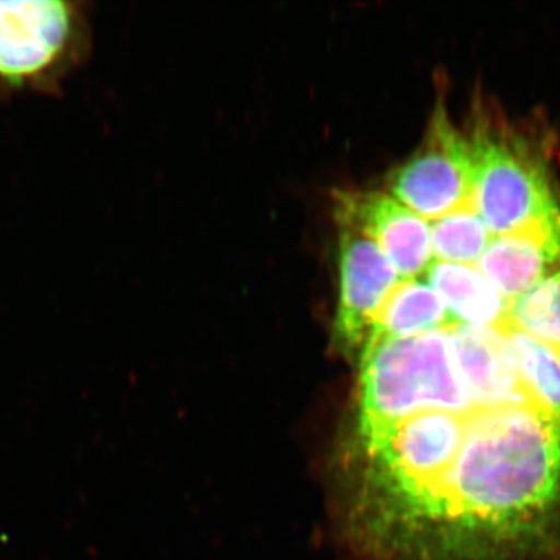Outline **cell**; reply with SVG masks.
<instances>
[{
	"label": "cell",
	"instance_id": "obj_1",
	"mask_svg": "<svg viewBox=\"0 0 560 560\" xmlns=\"http://www.w3.org/2000/svg\"><path fill=\"white\" fill-rule=\"evenodd\" d=\"M559 508L560 425L518 404L469 415L455 463L408 518L501 545L533 537Z\"/></svg>",
	"mask_w": 560,
	"mask_h": 560
},
{
	"label": "cell",
	"instance_id": "obj_2",
	"mask_svg": "<svg viewBox=\"0 0 560 560\" xmlns=\"http://www.w3.org/2000/svg\"><path fill=\"white\" fill-rule=\"evenodd\" d=\"M474 206L492 237L560 215L552 172V138L536 124L514 121L493 103L478 101L469 132Z\"/></svg>",
	"mask_w": 560,
	"mask_h": 560
},
{
	"label": "cell",
	"instance_id": "obj_3",
	"mask_svg": "<svg viewBox=\"0 0 560 560\" xmlns=\"http://www.w3.org/2000/svg\"><path fill=\"white\" fill-rule=\"evenodd\" d=\"M359 438L429 411L471 415L451 330L368 341L360 352Z\"/></svg>",
	"mask_w": 560,
	"mask_h": 560
},
{
	"label": "cell",
	"instance_id": "obj_4",
	"mask_svg": "<svg viewBox=\"0 0 560 560\" xmlns=\"http://www.w3.org/2000/svg\"><path fill=\"white\" fill-rule=\"evenodd\" d=\"M84 0H0V101L35 92L61 95L94 47Z\"/></svg>",
	"mask_w": 560,
	"mask_h": 560
},
{
	"label": "cell",
	"instance_id": "obj_5",
	"mask_svg": "<svg viewBox=\"0 0 560 560\" xmlns=\"http://www.w3.org/2000/svg\"><path fill=\"white\" fill-rule=\"evenodd\" d=\"M467 418L447 411L422 412L361 441L371 463V485L388 493L404 514L415 510L455 463L466 438Z\"/></svg>",
	"mask_w": 560,
	"mask_h": 560
},
{
	"label": "cell",
	"instance_id": "obj_6",
	"mask_svg": "<svg viewBox=\"0 0 560 560\" xmlns=\"http://www.w3.org/2000/svg\"><path fill=\"white\" fill-rule=\"evenodd\" d=\"M388 187L394 198L422 219L475 208L469 140L453 125L444 103L434 109L419 149L390 171Z\"/></svg>",
	"mask_w": 560,
	"mask_h": 560
},
{
	"label": "cell",
	"instance_id": "obj_7",
	"mask_svg": "<svg viewBox=\"0 0 560 560\" xmlns=\"http://www.w3.org/2000/svg\"><path fill=\"white\" fill-rule=\"evenodd\" d=\"M338 302L334 340L345 355H360L370 337L372 320L390 290L400 282L399 272L370 235L352 221L337 217Z\"/></svg>",
	"mask_w": 560,
	"mask_h": 560
},
{
	"label": "cell",
	"instance_id": "obj_8",
	"mask_svg": "<svg viewBox=\"0 0 560 560\" xmlns=\"http://www.w3.org/2000/svg\"><path fill=\"white\" fill-rule=\"evenodd\" d=\"M335 215L352 221L381 246L400 280L420 279L433 264L429 221L378 190H338Z\"/></svg>",
	"mask_w": 560,
	"mask_h": 560
},
{
	"label": "cell",
	"instance_id": "obj_9",
	"mask_svg": "<svg viewBox=\"0 0 560 560\" xmlns=\"http://www.w3.org/2000/svg\"><path fill=\"white\" fill-rule=\"evenodd\" d=\"M478 271L508 302L560 267V215L493 237Z\"/></svg>",
	"mask_w": 560,
	"mask_h": 560
},
{
	"label": "cell",
	"instance_id": "obj_10",
	"mask_svg": "<svg viewBox=\"0 0 560 560\" xmlns=\"http://www.w3.org/2000/svg\"><path fill=\"white\" fill-rule=\"evenodd\" d=\"M451 338L475 410L528 404L503 330L455 326Z\"/></svg>",
	"mask_w": 560,
	"mask_h": 560
},
{
	"label": "cell",
	"instance_id": "obj_11",
	"mask_svg": "<svg viewBox=\"0 0 560 560\" xmlns=\"http://www.w3.org/2000/svg\"><path fill=\"white\" fill-rule=\"evenodd\" d=\"M425 276L456 326L501 329L506 324L511 302L475 268L433 260Z\"/></svg>",
	"mask_w": 560,
	"mask_h": 560
},
{
	"label": "cell",
	"instance_id": "obj_12",
	"mask_svg": "<svg viewBox=\"0 0 560 560\" xmlns=\"http://www.w3.org/2000/svg\"><path fill=\"white\" fill-rule=\"evenodd\" d=\"M455 326L440 294L430 283L420 279L400 280L375 313L366 342L418 337L451 330Z\"/></svg>",
	"mask_w": 560,
	"mask_h": 560
},
{
	"label": "cell",
	"instance_id": "obj_13",
	"mask_svg": "<svg viewBox=\"0 0 560 560\" xmlns=\"http://www.w3.org/2000/svg\"><path fill=\"white\" fill-rule=\"evenodd\" d=\"M528 404L560 425V350L510 326L501 327Z\"/></svg>",
	"mask_w": 560,
	"mask_h": 560
},
{
	"label": "cell",
	"instance_id": "obj_14",
	"mask_svg": "<svg viewBox=\"0 0 560 560\" xmlns=\"http://www.w3.org/2000/svg\"><path fill=\"white\" fill-rule=\"evenodd\" d=\"M504 326L560 350V267L511 302Z\"/></svg>",
	"mask_w": 560,
	"mask_h": 560
},
{
	"label": "cell",
	"instance_id": "obj_15",
	"mask_svg": "<svg viewBox=\"0 0 560 560\" xmlns=\"http://www.w3.org/2000/svg\"><path fill=\"white\" fill-rule=\"evenodd\" d=\"M430 232L438 261L467 267L478 264L492 242L489 228L471 206L431 221Z\"/></svg>",
	"mask_w": 560,
	"mask_h": 560
}]
</instances>
